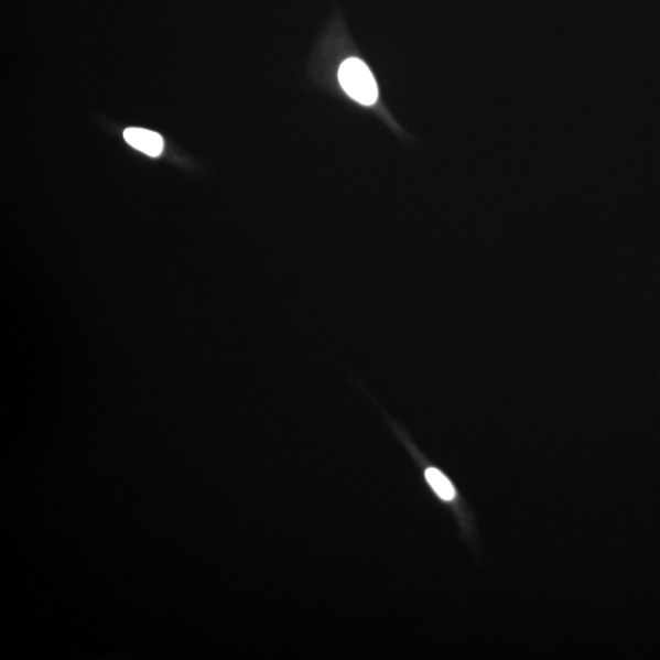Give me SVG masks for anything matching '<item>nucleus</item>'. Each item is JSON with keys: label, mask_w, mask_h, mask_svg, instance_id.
<instances>
[{"label": "nucleus", "mask_w": 660, "mask_h": 660, "mask_svg": "<svg viewBox=\"0 0 660 660\" xmlns=\"http://www.w3.org/2000/svg\"><path fill=\"white\" fill-rule=\"evenodd\" d=\"M339 82L344 91L356 102L371 106L378 98V87L371 71L360 59L345 61L339 69Z\"/></svg>", "instance_id": "obj_1"}, {"label": "nucleus", "mask_w": 660, "mask_h": 660, "mask_svg": "<svg viewBox=\"0 0 660 660\" xmlns=\"http://www.w3.org/2000/svg\"><path fill=\"white\" fill-rule=\"evenodd\" d=\"M125 139L133 149L151 156H159L164 149L162 137L147 129H127L125 131Z\"/></svg>", "instance_id": "obj_2"}, {"label": "nucleus", "mask_w": 660, "mask_h": 660, "mask_svg": "<svg viewBox=\"0 0 660 660\" xmlns=\"http://www.w3.org/2000/svg\"><path fill=\"white\" fill-rule=\"evenodd\" d=\"M426 478L435 494H437L442 499L452 500L455 497V489L451 484V480L447 479L440 472V469L429 468L426 472Z\"/></svg>", "instance_id": "obj_3"}]
</instances>
